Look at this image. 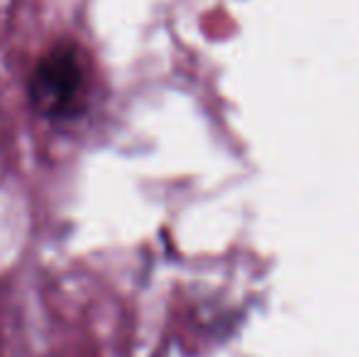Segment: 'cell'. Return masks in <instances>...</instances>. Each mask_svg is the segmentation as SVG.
Instances as JSON below:
<instances>
[{
	"label": "cell",
	"instance_id": "cell-1",
	"mask_svg": "<svg viewBox=\"0 0 359 357\" xmlns=\"http://www.w3.org/2000/svg\"><path fill=\"white\" fill-rule=\"evenodd\" d=\"M27 103L52 125L79 123L88 113V64L76 39L49 44L27 79Z\"/></svg>",
	"mask_w": 359,
	"mask_h": 357
}]
</instances>
